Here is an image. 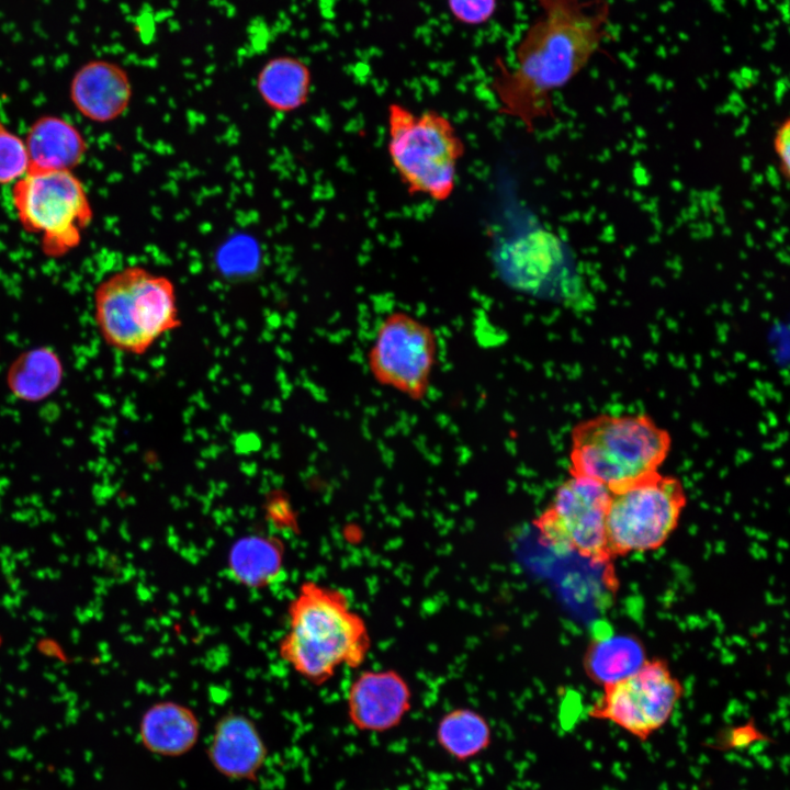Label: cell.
Instances as JSON below:
<instances>
[{
    "label": "cell",
    "mask_w": 790,
    "mask_h": 790,
    "mask_svg": "<svg viewBox=\"0 0 790 790\" xmlns=\"http://www.w3.org/2000/svg\"><path fill=\"white\" fill-rule=\"evenodd\" d=\"M540 15L515 50V65L495 59L490 82L500 114L519 121L528 133L555 116L552 93L565 87L590 61L607 35V0H535Z\"/></svg>",
    "instance_id": "1"
},
{
    "label": "cell",
    "mask_w": 790,
    "mask_h": 790,
    "mask_svg": "<svg viewBox=\"0 0 790 790\" xmlns=\"http://www.w3.org/2000/svg\"><path fill=\"white\" fill-rule=\"evenodd\" d=\"M289 628L279 642L280 657L308 682L320 686L341 666H361L371 637L363 618L339 589L303 583L287 607Z\"/></svg>",
    "instance_id": "2"
},
{
    "label": "cell",
    "mask_w": 790,
    "mask_h": 790,
    "mask_svg": "<svg viewBox=\"0 0 790 790\" xmlns=\"http://www.w3.org/2000/svg\"><path fill=\"white\" fill-rule=\"evenodd\" d=\"M670 448L669 432L648 415L601 414L573 427L569 475L612 490L658 472Z\"/></svg>",
    "instance_id": "3"
},
{
    "label": "cell",
    "mask_w": 790,
    "mask_h": 790,
    "mask_svg": "<svg viewBox=\"0 0 790 790\" xmlns=\"http://www.w3.org/2000/svg\"><path fill=\"white\" fill-rule=\"evenodd\" d=\"M93 309L105 343L133 356L146 353L181 326L172 280L140 266L125 267L100 282Z\"/></svg>",
    "instance_id": "4"
},
{
    "label": "cell",
    "mask_w": 790,
    "mask_h": 790,
    "mask_svg": "<svg viewBox=\"0 0 790 790\" xmlns=\"http://www.w3.org/2000/svg\"><path fill=\"white\" fill-rule=\"evenodd\" d=\"M387 154L409 195L443 202L454 192L465 153L452 122L429 109L415 113L398 102L387 106Z\"/></svg>",
    "instance_id": "5"
},
{
    "label": "cell",
    "mask_w": 790,
    "mask_h": 790,
    "mask_svg": "<svg viewBox=\"0 0 790 790\" xmlns=\"http://www.w3.org/2000/svg\"><path fill=\"white\" fill-rule=\"evenodd\" d=\"M609 493L606 539L611 560L662 548L687 505L681 481L659 471Z\"/></svg>",
    "instance_id": "6"
},
{
    "label": "cell",
    "mask_w": 790,
    "mask_h": 790,
    "mask_svg": "<svg viewBox=\"0 0 790 790\" xmlns=\"http://www.w3.org/2000/svg\"><path fill=\"white\" fill-rule=\"evenodd\" d=\"M11 198L21 226L38 236L47 257L77 248L93 218L84 185L72 171H27L13 183Z\"/></svg>",
    "instance_id": "7"
},
{
    "label": "cell",
    "mask_w": 790,
    "mask_h": 790,
    "mask_svg": "<svg viewBox=\"0 0 790 790\" xmlns=\"http://www.w3.org/2000/svg\"><path fill=\"white\" fill-rule=\"evenodd\" d=\"M609 494L606 486L595 481L569 476L533 520L538 541L556 552L575 553L597 564L611 562L606 539Z\"/></svg>",
    "instance_id": "8"
},
{
    "label": "cell",
    "mask_w": 790,
    "mask_h": 790,
    "mask_svg": "<svg viewBox=\"0 0 790 790\" xmlns=\"http://www.w3.org/2000/svg\"><path fill=\"white\" fill-rule=\"evenodd\" d=\"M684 692L665 659H646L632 675L602 687L588 716L610 722L645 742L669 722Z\"/></svg>",
    "instance_id": "9"
},
{
    "label": "cell",
    "mask_w": 790,
    "mask_h": 790,
    "mask_svg": "<svg viewBox=\"0 0 790 790\" xmlns=\"http://www.w3.org/2000/svg\"><path fill=\"white\" fill-rule=\"evenodd\" d=\"M438 359V340L430 326L406 312L387 314L368 351L374 380L410 399L428 393Z\"/></svg>",
    "instance_id": "10"
},
{
    "label": "cell",
    "mask_w": 790,
    "mask_h": 790,
    "mask_svg": "<svg viewBox=\"0 0 790 790\" xmlns=\"http://www.w3.org/2000/svg\"><path fill=\"white\" fill-rule=\"evenodd\" d=\"M411 707L409 684L394 669L362 672L347 692L348 720L362 733L385 734L396 730Z\"/></svg>",
    "instance_id": "11"
},
{
    "label": "cell",
    "mask_w": 790,
    "mask_h": 790,
    "mask_svg": "<svg viewBox=\"0 0 790 790\" xmlns=\"http://www.w3.org/2000/svg\"><path fill=\"white\" fill-rule=\"evenodd\" d=\"M70 100L88 120L109 123L121 117L133 98L128 72L108 59L84 63L72 76Z\"/></svg>",
    "instance_id": "12"
},
{
    "label": "cell",
    "mask_w": 790,
    "mask_h": 790,
    "mask_svg": "<svg viewBox=\"0 0 790 790\" xmlns=\"http://www.w3.org/2000/svg\"><path fill=\"white\" fill-rule=\"evenodd\" d=\"M207 755L222 775L253 780L267 758V747L255 723L238 713L222 716L214 729Z\"/></svg>",
    "instance_id": "13"
},
{
    "label": "cell",
    "mask_w": 790,
    "mask_h": 790,
    "mask_svg": "<svg viewBox=\"0 0 790 790\" xmlns=\"http://www.w3.org/2000/svg\"><path fill=\"white\" fill-rule=\"evenodd\" d=\"M24 143L27 171H72L88 150L80 131L55 115L38 117L30 126Z\"/></svg>",
    "instance_id": "14"
},
{
    "label": "cell",
    "mask_w": 790,
    "mask_h": 790,
    "mask_svg": "<svg viewBox=\"0 0 790 790\" xmlns=\"http://www.w3.org/2000/svg\"><path fill=\"white\" fill-rule=\"evenodd\" d=\"M200 736V722L189 707L174 701H158L142 715L139 737L150 753L176 757L194 747Z\"/></svg>",
    "instance_id": "15"
},
{
    "label": "cell",
    "mask_w": 790,
    "mask_h": 790,
    "mask_svg": "<svg viewBox=\"0 0 790 790\" xmlns=\"http://www.w3.org/2000/svg\"><path fill=\"white\" fill-rule=\"evenodd\" d=\"M313 76L309 66L292 55L268 59L256 77V91L270 110L292 113L303 108L311 94Z\"/></svg>",
    "instance_id": "16"
},
{
    "label": "cell",
    "mask_w": 790,
    "mask_h": 790,
    "mask_svg": "<svg viewBox=\"0 0 790 790\" xmlns=\"http://www.w3.org/2000/svg\"><path fill=\"white\" fill-rule=\"evenodd\" d=\"M435 741L452 761L466 764L479 758L492 747L494 730L488 719L469 707H456L437 721Z\"/></svg>",
    "instance_id": "17"
},
{
    "label": "cell",
    "mask_w": 790,
    "mask_h": 790,
    "mask_svg": "<svg viewBox=\"0 0 790 790\" xmlns=\"http://www.w3.org/2000/svg\"><path fill=\"white\" fill-rule=\"evenodd\" d=\"M284 562L283 543L272 535L248 534L236 540L227 557L228 572L238 584L260 589L278 579Z\"/></svg>",
    "instance_id": "18"
},
{
    "label": "cell",
    "mask_w": 790,
    "mask_h": 790,
    "mask_svg": "<svg viewBox=\"0 0 790 790\" xmlns=\"http://www.w3.org/2000/svg\"><path fill=\"white\" fill-rule=\"evenodd\" d=\"M646 659L645 647L639 637L614 633L589 643L583 668L586 676L602 688L632 675Z\"/></svg>",
    "instance_id": "19"
},
{
    "label": "cell",
    "mask_w": 790,
    "mask_h": 790,
    "mask_svg": "<svg viewBox=\"0 0 790 790\" xmlns=\"http://www.w3.org/2000/svg\"><path fill=\"white\" fill-rule=\"evenodd\" d=\"M63 366L57 354L47 348L23 352L8 370L11 393L23 400L37 402L59 386Z\"/></svg>",
    "instance_id": "20"
},
{
    "label": "cell",
    "mask_w": 790,
    "mask_h": 790,
    "mask_svg": "<svg viewBox=\"0 0 790 790\" xmlns=\"http://www.w3.org/2000/svg\"><path fill=\"white\" fill-rule=\"evenodd\" d=\"M27 169L24 140L0 121V184L14 183Z\"/></svg>",
    "instance_id": "21"
},
{
    "label": "cell",
    "mask_w": 790,
    "mask_h": 790,
    "mask_svg": "<svg viewBox=\"0 0 790 790\" xmlns=\"http://www.w3.org/2000/svg\"><path fill=\"white\" fill-rule=\"evenodd\" d=\"M452 16L461 24L482 25L497 10V0H447Z\"/></svg>",
    "instance_id": "22"
},
{
    "label": "cell",
    "mask_w": 790,
    "mask_h": 790,
    "mask_svg": "<svg viewBox=\"0 0 790 790\" xmlns=\"http://www.w3.org/2000/svg\"><path fill=\"white\" fill-rule=\"evenodd\" d=\"M774 149L779 170L788 180L790 176V120L786 117L777 127L774 136Z\"/></svg>",
    "instance_id": "23"
},
{
    "label": "cell",
    "mask_w": 790,
    "mask_h": 790,
    "mask_svg": "<svg viewBox=\"0 0 790 790\" xmlns=\"http://www.w3.org/2000/svg\"><path fill=\"white\" fill-rule=\"evenodd\" d=\"M763 738V734L754 726L744 725L733 729L729 737V746H748L753 742Z\"/></svg>",
    "instance_id": "24"
},
{
    "label": "cell",
    "mask_w": 790,
    "mask_h": 790,
    "mask_svg": "<svg viewBox=\"0 0 790 790\" xmlns=\"http://www.w3.org/2000/svg\"><path fill=\"white\" fill-rule=\"evenodd\" d=\"M2 644H3V637H2V635H1V633H0V647H1Z\"/></svg>",
    "instance_id": "25"
}]
</instances>
